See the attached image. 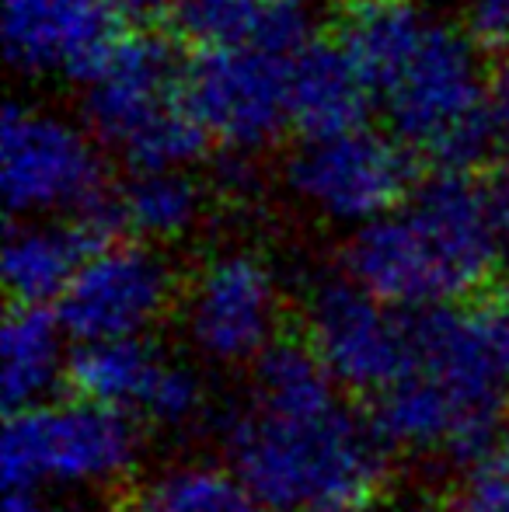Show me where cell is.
<instances>
[{
	"label": "cell",
	"mask_w": 509,
	"mask_h": 512,
	"mask_svg": "<svg viewBox=\"0 0 509 512\" xmlns=\"http://www.w3.org/2000/svg\"><path fill=\"white\" fill-rule=\"evenodd\" d=\"M164 363L168 352L150 342V335L77 342V349L70 352L67 384L81 398L126 408L140 418V408L147 405Z\"/></svg>",
	"instance_id": "18"
},
{
	"label": "cell",
	"mask_w": 509,
	"mask_h": 512,
	"mask_svg": "<svg viewBox=\"0 0 509 512\" xmlns=\"http://www.w3.org/2000/svg\"><path fill=\"white\" fill-rule=\"evenodd\" d=\"M307 338L279 335L252 363V394L224 418L227 464L262 509L360 512L391 481V446Z\"/></svg>",
	"instance_id": "1"
},
{
	"label": "cell",
	"mask_w": 509,
	"mask_h": 512,
	"mask_svg": "<svg viewBox=\"0 0 509 512\" xmlns=\"http://www.w3.org/2000/svg\"><path fill=\"white\" fill-rule=\"evenodd\" d=\"M370 102L374 88L342 42L307 39L290 56V119L304 136L360 126Z\"/></svg>",
	"instance_id": "14"
},
{
	"label": "cell",
	"mask_w": 509,
	"mask_h": 512,
	"mask_svg": "<svg viewBox=\"0 0 509 512\" xmlns=\"http://www.w3.org/2000/svg\"><path fill=\"white\" fill-rule=\"evenodd\" d=\"M391 133L440 171H471L492 147V84L482 49L461 25L426 21L415 42L374 81Z\"/></svg>",
	"instance_id": "3"
},
{
	"label": "cell",
	"mask_w": 509,
	"mask_h": 512,
	"mask_svg": "<svg viewBox=\"0 0 509 512\" xmlns=\"http://www.w3.org/2000/svg\"><path fill=\"white\" fill-rule=\"evenodd\" d=\"M506 255L489 185L468 171H440L401 206L353 230L342 272L401 310L457 304L496 272Z\"/></svg>",
	"instance_id": "2"
},
{
	"label": "cell",
	"mask_w": 509,
	"mask_h": 512,
	"mask_svg": "<svg viewBox=\"0 0 509 512\" xmlns=\"http://www.w3.org/2000/svg\"><path fill=\"white\" fill-rule=\"evenodd\" d=\"M290 56L269 42L203 46L185 67V98L206 133L238 154L276 143L293 126Z\"/></svg>",
	"instance_id": "9"
},
{
	"label": "cell",
	"mask_w": 509,
	"mask_h": 512,
	"mask_svg": "<svg viewBox=\"0 0 509 512\" xmlns=\"http://www.w3.org/2000/svg\"><path fill=\"white\" fill-rule=\"evenodd\" d=\"M447 512H509V432L464 464Z\"/></svg>",
	"instance_id": "22"
},
{
	"label": "cell",
	"mask_w": 509,
	"mask_h": 512,
	"mask_svg": "<svg viewBox=\"0 0 509 512\" xmlns=\"http://www.w3.org/2000/svg\"><path fill=\"white\" fill-rule=\"evenodd\" d=\"M116 0H4L7 60L25 77L84 81L119 42Z\"/></svg>",
	"instance_id": "13"
},
{
	"label": "cell",
	"mask_w": 509,
	"mask_h": 512,
	"mask_svg": "<svg viewBox=\"0 0 509 512\" xmlns=\"http://www.w3.org/2000/svg\"><path fill=\"white\" fill-rule=\"evenodd\" d=\"M283 293L272 265L245 248L203 262L182 293L189 345L213 366H252L279 338Z\"/></svg>",
	"instance_id": "12"
},
{
	"label": "cell",
	"mask_w": 509,
	"mask_h": 512,
	"mask_svg": "<svg viewBox=\"0 0 509 512\" xmlns=\"http://www.w3.org/2000/svg\"><path fill=\"white\" fill-rule=\"evenodd\" d=\"M175 21L199 46L269 42L297 53L307 42L304 11L279 0H182Z\"/></svg>",
	"instance_id": "20"
},
{
	"label": "cell",
	"mask_w": 509,
	"mask_h": 512,
	"mask_svg": "<svg viewBox=\"0 0 509 512\" xmlns=\"http://www.w3.org/2000/svg\"><path fill=\"white\" fill-rule=\"evenodd\" d=\"M178 4L182 0H116L119 14L126 21H136V25H157L164 18H175Z\"/></svg>",
	"instance_id": "24"
},
{
	"label": "cell",
	"mask_w": 509,
	"mask_h": 512,
	"mask_svg": "<svg viewBox=\"0 0 509 512\" xmlns=\"http://www.w3.org/2000/svg\"><path fill=\"white\" fill-rule=\"evenodd\" d=\"M175 269L150 241H105L84 255L56 317L74 342L150 335L175 304Z\"/></svg>",
	"instance_id": "11"
},
{
	"label": "cell",
	"mask_w": 509,
	"mask_h": 512,
	"mask_svg": "<svg viewBox=\"0 0 509 512\" xmlns=\"http://www.w3.org/2000/svg\"><path fill=\"white\" fill-rule=\"evenodd\" d=\"M412 363L468 422L478 453L503 436L509 408V307L436 304L408 310Z\"/></svg>",
	"instance_id": "6"
},
{
	"label": "cell",
	"mask_w": 509,
	"mask_h": 512,
	"mask_svg": "<svg viewBox=\"0 0 509 512\" xmlns=\"http://www.w3.org/2000/svg\"><path fill=\"white\" fill-rule=\"evenodd\" d=\"M461 28L482 53H506L509 0H461Z\"/></svg>",
	"instance_id": "23"
},
{
	"label": "cell",
	"mask_w": 509,
	"mask_h": 512,
	"mask_svg": "<svg viewBox=\"0 0 509 512\" xmlns=\"http://www.w3.org/2000/svg\"><path fill=\"white\" fill-rule=\"evenodd\" d=\"M492 129H496V147L509 164V70L492 84Z\"/></svg>",
	"instance_id": "25"
},
{
	"label": "cell",
	"mask_w": 509,
	"mask_h": 512,
	"mask_svg": "<svg viewBox=\"0 0 509 512\" xmlns=\"http://www.w3.org/2000/svg\"><path fill=\"white\" fill-rule=\"evenodd\" d=\"M206 411H210V387H206L203 373L196 366L182 363V359L168 356L147 405L140 408V422L182 432L192 429L196 422H203Z\"/></svg>",
	"instance_id": "21"
},
{
	"label": "cell",
	"mask_w": 509,
	"mask_h": 512,
	"mask_svg": "<svg viewBox=\"0 0 509 512\" xmlns=\"http://www.w3.org/2000/svg\"><path fill=\"white\" fill-rule=\"evenodd\" d=\"M297 512H339V509H297Z\"/></svg>",
	"instance_id": "29"
},
{
	"label": "cell",
	"mask_w": 509,
	"mask_h": 512,
	"mask_svg": "<svg viewBox=\"0 0 509 512\" xmlns=\"http://www.w3.org/2000/svg\"><path fill=\"white\" fill-rule=\"evenodd\" d=\"M123 512H262L231 464L171 460L129 481Z\"/></svg>",
	"instance_id": "17"
},
{
	"label": "cell",
	"mask_w": 509,
	"mask_h": 512,
	"mask_svg": "<svg viewBox=\"0 0 509 512\" xmlns=\"http://www.w3.org/2000/svg\"><path fill=\"white\" fill-rule=\"evenodd\" d=\"M84 122L129 168H189L210 133L185 98V67L168 42L136 35L84 77Z\"/></svg>",
	"instance_id": "4"
},
{
	"label": "cell",
	"mask_w": 509,
	"mask_h": 512,
	"mask_svg": "<svg viewBox=\"0 0 509 512\" xmlns=\"http://www.w3.org/2000/svg\"><path fill=\"white\" fill-rule=\"evenodd\" d=\"M91 126L14 102L0 126V189L14 216L84 213L109 196L105 161Z\"/></svg>",
	"instance_id": "7"
},
{
	"label": "cell",
	"mask_w": 509,
	"mask_h": 512,
	"mask_svg": "<svg viewBox=\"0 0 509 512\" xmlns=\"http://www.w3.org/2000/svg\"><path fill=\"white\" fill-rule=\"evenodd\" d=\"M91 248H98L95 237L84 230V223H56L49 216H28L25 223L7 230L4 241V286L14 304H49L60 300L70 276L84 262Z\"/></svg>",
	"instance_id": "15"
},
{
	"label": "cell",
	"mask_w": 509,
	"mask_h": 512,
	"mask_svg": "<svg viewBox=\"0 0 509 512\" xmlns=\"http://www.w3.org/2000/svg\"><path fill=\"white\" fill-rule=\"evenodd\" d=\"M279 4H286V7H293V11H318V7H328V4H335V0H279Z\"/></svg>",
	"instance_id": "28"
},
{
	"label": "cell",
	"mask_w": 509,
	"mask_h": 512,
	"mask_svg": "<svg viewBox=\"0 0 509 512\" xmlns=\"http://www.w3.org/2000/svg\"><path fill=\"white\" fill-rule=\"evenodd\" d=\"M4 512H53L42 499V488H7Z\"/></svg>",
	"instance_id": "27"
},
{
	"label": "cell",
	"mask_w": 509,
	"mask_h": 512,
	"mask_svg": "<svg viewBox=\"0 0 509 512\" xmlns=\"http://www.w3.org/2000/svg\"><path fill=\"white\" fill-rule=\"evenodd\" d=\"M140 418L102 401H42L7 411L0 467L7 488H116L136 478Z\"/></svg>",
	"instance_id": "5"
},
{
	"label": "cell",
	"mask_w": 509,
	"mask_h": 512,
	"mask_svg": "<svg viewBox=\"0 0 509 512\" xmlns=\"http://www.w3.org/2000/svg\"><path fill=\"white\" fill-rule=\"evenodd\" d=\"M304 338L353 394H381L412 363V317L356 279L325 276L307 290Z\"/></svg>",
	"instance_id": "10"
},
{
	"label": "cell",
	"mask_w": 509,
	"mask_h": 512,
	"mask_svg": "<svg viewBox=\"0 0 509 512\" xmlns=\"http://www.w3.org/2000/svg\"><path fill=\"white\" fill-rule=\"evenodd\" d=\"M286 189L335 227H363L401 206L412 189V157L398 136L370 126L314 133L286 161Z\"/></svg>",
	"instance_id": "8"
},
{
	"label": "cell",
	"mask_w": 509,
	"mask_h": 512,
	"mask_svg": "<svg viewBox=\"0 0 509 512\" xmlns=\"http://www.w3.org/2000/svg\"><path fill=\"white\" fill-rule=\"evenodd\" d=\"M67 328L46 304H14L0 328V398L7 411L49 401L67 380L70 356L63 349Z\"/></svg>",
	"instance_id": "16"
},
{
	"label": "cell",
	"mask_w": 509,
	"mask_h": 512,
	"mask_svg": "<svg viewBox=\"0 0 509 512\" xmlns=\"http://www.w3.org/2000/svg\"><path fill=\"white\" fill-rule=\"evenodd\" d=\"M489 203H492V216H496L499 237H503V248L509 251V171L489 185Z\"/></svg>",
	"instance_id": "26"
},
{
	"label": "cell",
	"mask_w": 509,
	"mask_h": 512,
	"mask_svg": "<svg viewBox=\"0 0 509 512\" xmlns=\"http://www.w3.org/2000/svg\"><path fill=\"white\" fill-rule=\"evenodd\" d=\"M112 203L119 230L150 244H168L196 230L206 192L185 168H133V178L112 192Z\"/></svg>",
	"instance_id": "19"
}]
</instances>
